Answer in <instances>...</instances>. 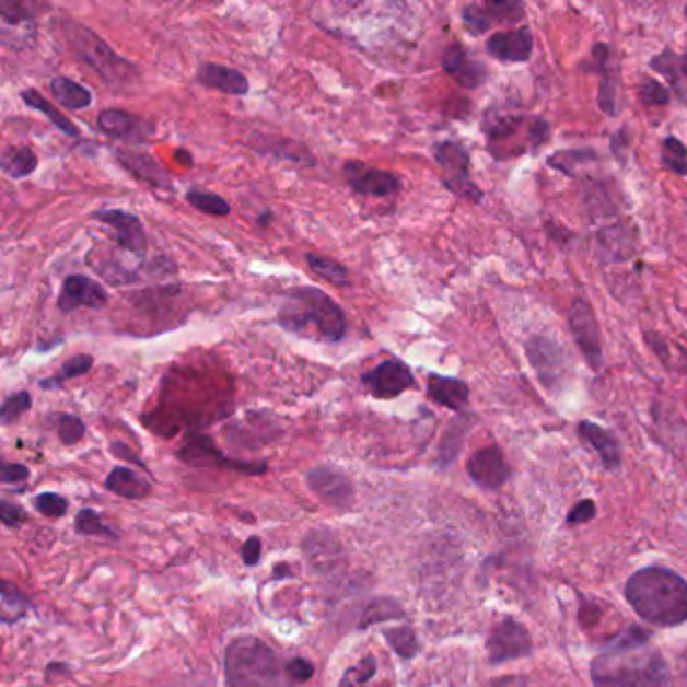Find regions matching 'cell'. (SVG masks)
<instances>
[{
	"label": "cell",
	"instance_id": "cell-9",
	"mask_svg": "<svg viewBox=\"0 0 687 687\" xmlns=\"http://www.w3.org/2000/svg\"><path fill=\"white\" fill-rule=\"evenodd\" d=\"M363 383L368 385L371 395L377 399H392L408 392L414 385V373L399 359H385L377 368L363 375Z\"/></svg>",
	"mask_w": 687,
	"mask_h": 687
},
{
	"label": "cell",
	"instance_id": "cell-33",
	"mask_svg": "<svg viewBox=\"0 0 687 687\" xmlns=\"http://www.w3.org/2000/svg\"><path fill=\"white\" fill-rule=\"evenodd\" d=\"M663 166L669 172H674L677 176L686 178L687 176V148L684 141L677 140L674 136L663 140L662 148Z\"/></svg>",
	"mask_w": 687,
	"mask_h": 687
},
{
	"label": "cell",
	"instance_id": "cell-26",
	"mask_svg": "<svg viewBox=\"0 0 687 687\" xmlns=\"http://www.w3.org/2000/svg\"><path fill=\"white\" fill-rule=\"evenodd\" d=\"M524 115L512 114L506 109H488L482 119L484 136L490 143L509 140L524 126Z\"/></svg>",
	"mask_w": 687,
	"mask_h": 687
},
{
	"label": "cell",
	"instance_id": "cell-18",
	"mask_svg": "<svg viewBox=\"0 0 687 687\" xmlns=\"http://www.w3.org/2000/svg\"><path fill=\"white\" fill-rule=\"evenodd\" d=\"M97 128L102 129L105 136L114 140L129 141V143H141L145 141V124L140 117L128 114L124 109H105L97 117Z\"/></svg>",
	"mask_w": 687,
	"mask_h": 687
},
{
	"label": "cell",
	"instance_id": "cell-6",
	"mask_svg": "<svg viewBox=\"0 0 687 687\" xmlns=\"http://www.w3.org/2000/svg\"><path fill=\"white\" fill-rule=\"evenodd\" d=\"M433 155L446 172L444 186L447 190L470 202L482 200V190L470 179V153L466 152L464 145L456 141H442L435 145Z\"/></svg>",
	"mask_w": 687,
	"mask_h": 687
},
{
	"label": "cell",
	"instance_id": "cell-1",
	"mask_svg": "<svg viewBox=\"0 0 687 687\" xmlns=\"http://www.w3.org/2000/svg\"><path fill=\"white\" fill-rule=\"evenodd\" d=\"M595 687H674L662 653L651 648L650 636L631 627L591 663Z\"/></svg>",
	"mask_w": 687,
	"mask_h": 687
},
{
	"label": "cell",
	"instance_id": "cell-54",
	"mask_svg": "<svg viewBox=\"0 0 687 687\" xmlns=\"http://www.w3.org/2000/svg\"><path fill=\"white\" fill-rule=\"evenodd\" d=\"M682 675H684V679H686L687 686V651L684 653V657H682Z\"/></svg>",
	"mask_w": 687,
	"mask_h": 687
},
{
	"label": "cell",
	"instance_id": "cell-46",
	"mask_svg": "<svg viewBox=\"0 0 687 687\" xmlns=\"http://www.w3.org/2000/svg\"><path fill=\"white\" fill-rule=\"evenodd\" d=\"M35 506H37L40 514L51 516V519H59L67 512V500L63 497H59V494L45 492V494H38L35 498Z\"/></svg>",
	"mask_w": 687,
	"mask_h": 687
},
{
	"label": "cell",
	"instance_id": "cell-53",
	"mask_svg": "<svg viewBox=\"0 0 687 687\" xmlns=\"http://www.w3.org/2000/svg\"><path fill=\"white\" fill-rule=\"evenodd\" d=\"M612 150L619 162H625V152L629 150V136H627L625 129L613 136Z\"/></svg>",
	"mask_w": 687,
	"mask_h": 687
},
{
	"label": "cell",
	"instance_id": "cell-17",
	"mask_svg": "<svg viewBox=\"0 0 687 687\" xmlns=\"http://www.w3.org/2000/svg\"><path fill=\"white\" fill-rule=\"evenodd\" d=\"M442 65H444V71H446L447 75L454 77L459 85L466 88V90L480 88L484 81H486V77H488L486 67L482 63H478V61H474L470 55L464 51V47H459V45H452L444 53Z\"/></svg>",
	"mask_w": 687,
	"mask_h": 687
},
{
	"label": "cell",
	"instance_id": "cell-39",
	"mask_svg": "<svg viewBox=\"0 0 687 687\" xmlns=\"http://www.w3.org/2000/svg\"><path fill=\"white\" fill-rule=\"evenodd\" d=\"M486 9L492 16V23H519L524 19V7L516 0H494L486 2Z\"/></svg>",
	"mask_w": 687,
	"mask_h": 687
},
{
	"label": "cell",
	"instance_id": "cell-8",
	"mask_svg": "<svg viewBox=\"0 0 687 687\" xmlns=\"http://www.w3.org/2000/svg\"><path fill=\"white\" fill-rule=\"evenodd\" d=\"M488 651H490V662L494 665L512 662L533 651V639L524 625L514 619H504L492 629L488 639Z\"/></svg>",
	"mask_w": 687,
	"mask_h": 687
},
{
	"label": "cell",
	"instance_id": "cell-40",
	"mask_svg": "<svg viewBox=\"0 0 687 687\" xmlns=\"http://www.w3.org/2000/svg\"><path fill=\"white\" fill-rule=\"evenodd\" d=\"M77 533L85 536H107V538H115V533L102 521V516L93 510H81L77 514Z\"/></svg>",
	"mask_w": 687,
	"mask_h": 687
},
{
	"label": "cell",
	"instance_id": "cell-22",
	"mask_svg": "<svg viewBox=\"0 0 687 687\" xmlns=\"http://www.w3.org/2000/svg\"><path fill=\"white\" fill-rule=\"evenodd\" d=\"M593 71H597L601 75V85H598V105L605 114H617V75L612 67V49L607 45H595L593 49Z\"/></svg>",
	"mask_w": 687,
	"mask_h": 687
},
{
	"label": "cell",
	"instance_id": "cell-10",
	"mask_svg": "<svg viewBox=\"0 0 687 687\" xmlns=\"http://www.w3.org/2000/svg\"><path fill=\"white\" fill-rule=\"evenodd\" d=\"M345 178L349 182L351 190L373 198H387L401 188V182L395 174L380 167L368 166L359 160H351L345 164Z\"/></svg>",
	"mask_w": 687,
	"mask_h": 687
},
{
	"label": "cell",
	"instance_id": "cell-30",
	"mask_svg": "<svg viewBox=\"0 0 687 687\" xmlns=\"http://www.w3.org/2000/svg\"><path fill=\"white\" fill-rule=\"evenodd\" d=\"M21 97H23V102H25V105H28L31 109H37V112L45 115L47 119H51L53 126H57V128L61 129L65 136H71V138L79 136L75 124H73L71 119H67L63 114H59V112L53 107L51 103L47 102L37 90H25L21 93Z\"/></svg>",
	"mask_w": 687,
	"mask_h": 687
},
{
	"label": "cell",
	"instance_id": "cell-55",
	"mask_svg": "<svg viewBox=\"0 0 687 687\" xmlns=\"http://www.w3.org/2000/svg\"><path fill=\"white\" fill-rule=\"evenodd\" d=\"M270 218H272V214H270V212H265L263 217L258 218V224H260V226H267V222Z\"/></svg>",
	"mask_w": 687,
	"mask_h": 687
},
{
	"label": "cell",
	"instance_id": "cell-21",
	"mask_svg": "<svg viewBox=\"0 0 687 687\" xmlns=\"http://www.w3.org/2000/svg\"><path fill=\"white\" fill-rule=\"evenodd\" d=\"M579 435L581 440L593 447L598 454L601 462L605 464V468L615 470L621 466V447L619 442L615 440L612 432H607L605 428H601L593 421H581L579 423Z\"/></svg>",
	"mask_w": 687,
	"mask_h": 687
},
{
	"label": "cell",
	"instance_id": "cell-52",
	"mask_svg": "<svg viewBox=\"0 0 687 687\" xmlns=\"http://www.w3.org/2000/svg\"><path fill=\"white\" fill-rule=\"evenodd\" d=\"M528 136H531L533 145H543V143H547L548 138H550V126H548L545 119H538V117H536V119L531 121Z\"/></svg>",
	"mask_w": 687,
	"mask_h": 687
},
{
	"label": "cell",
	"instance_id": "cell-3",
	"mask_svg": "<svg viewBox=\"0 0 687 687\" xmlns=\"http://www.w3.org/2000/svg\"><path fill=\"white\" fill-rule=\"evenodd\" d=\"M230 687H296L289 663L256 637H238L224 655Z\"/></svg>",
	"mask_w": 687,
	"mask_h": 687
},
{
	"label": "cell",
	"instance_id": "cell-56",
	"mask_svg": "<svg viewBox=\"0 0 687 687\" xmlns=\"http://www.w3.org/2000/svg\"><path fill=\"white\" fill-rule=\"evenodd\" d=\"M686 16H687V7H686Z\"/></svg>",
	"mask_w": 687,
	"mask_h": 687
},
{
	"label": "cell",
	"instance_id": "cell-14",
	"mask_svg": "<svg viewBox=\"0 0 687 687\" xmlns=\"http://www.w3.org/2000/svg\"><path fill=\"white\" fill-rule=\"evenodd\" d=\"M524 349L540 382L555 385L564 375L567 357L555 341L547 337H533L526 341Z\"/></svg>",
	"mask_w": 687,
	"mask_h": 687
},
{
	"label": "cell",
	"instance_id": "cell-13",
	"mask_svg": "<svg viewBox=\"0 0 687 687\" xmlns=\"http://www.w3.org/2000/svg\"><path fill=\"white\" fill-rule=\"evenodd\" d=\"M107 303H109V294L97 280L83 277V275H71L63 280L61 294H59L61 313H73L79 306L97 311Z\"/></svg>",
	"mask_w": 687,
	"mask_h": 687
},
{
	"label": "cell",
	"instance_id": "cell-12",
	"mask_svg": "<svg viewBox=\"0 0 687 687\" xmlns=\"http://www.w3.org/2000/svg\"><path fill=\"white\" fill-rule=\"evenodd\" d=\"M306 482L333 509H349L353 504V484L341 470H335L331 466H318L306 474Z\"/></svg>",
	"mask_w": 687,
	"mask_h": 687
},
{
	"label": "cell",
	"instance_id": "cell-37",
	"mask_svg": "<svg viewBox=\"0 0 687 687\" xmlns=\"http://www.w3.org/2000/svg\"><path fill=\"white\" fill-rule=\"evenodd\" d=\"M28 601L23 597L21 591H16L13 585L4 583L2 585V621L13 624L25 615Z\"/></svg>",
	"mask_w": 687,
	"mask_h": 687
},
{
	"label": "cell",
	"instance_id": "cell-41",
	"mask_svg": "<svg viewBox=\"0 0 687 687\" xmlns=\"http://www.w3.org/2000/svg\"><path fill=\"white\" fill-rule=\"evenodd\" d=\"M462 21H464V26L468 28L470 35H482L490 26L494 25L492 16L486 9V4H468V7H464Z\"/></svg>",
	"mask_w": 687,
	"mask_h": 687
},
{
	"label": "cell",
	"instance_id": "cell-44",
	"mask_svg": "<svg viewBox=\"0 0 687 687\" xmlns=\"http://www.w3.org/2000/svg\"><path fill=\"white\" fill-rule=\"evenodd\" d=\"M57 432H59V440L63 442L65 446H73L85 435V423L79 420L77 416L67 414V416L59 418Z\"/></svg>",
	"mask_w": 687,
	"mask_h": 687
},
{
	"label": "cell",
	"instance_id": "cell-42",
	"mask_svg": "<svg viewBox=\"0 0 687 687\" xmlns=\"http://www.w3.org/2000/svg\"><path fill=\"white\" fill-rule=\"evenodd\" d=\"M595 155L593 152H586V150H574V152H559L548 158V166L557 167L562 174L567 176H573L577 166H583L589 160H593Z\"/></svg>",
	"mask_w": 687,
	"mask_h": 687
},
{
	"label": "cell",
	"instance_id": "cell-27",
	"mask_svg": "<svg viewBox=\"0 0 687 687\" xmlns=\"http://www.w3.org/2000/svg\"><path fill=\"white\" fill-rule=\"evenodd\" d=\"M105 486H107V490H112L117 497L129 498V500L148 497L150 488H152L143 476L129 470L126 466H119V468H114V470L109 471Z\"/></svg>",
	"mask_w": 687,
	"mask_h": 687
},
{
	"label": "cell",
	"instance_id": "cell-45",
	"mask_svg": "<svg viewBox=\"0 0 687 687\" xmlns=\"http://www.w3.org/2000/svg\"><path fill=\"white\" fill-rule=\"evenodd\" d=\"M639 97L645 105H665V103H669V91L665 90L662 83L655 79H643V83L639 88Z\"/></svg>",
	"mask_w": 687,
	"mask_h": 687
},
{
	"label": "cell",
	"instance_id": "cell-25",
	"mask_svg": "<svg viewBox=\"0 0 687 687\" xmlns=\"http://www.w3.org/2000/svg\"><path fill=\"white\" fill-rule=\"evenodd\" d=\"M650 67L672 81L675 95L679 97V102L687 105V57L667 49L662 55L653 57Z\"/></svg>",
	"mask_w": 687,
	"mask_h": 687
},
{
	"label": "cell",
	"instance_id": "cell-36",
	"mask_svg": "<svg viewBox=\"0 0 687 687\" xmlns=\"http://www.w3.org/2000/svg\"><path fill=\"white\" fill-rule=\"evenodd\" d=\"M601 246L607 256H617V260H624V256L629 255L631 248V238L625 234L624 229L613 226V229L601 230L598 234Z\"/></svg>",
	"mask_w": 687,
	"mask_h": 687
},
{
	"label": "cell",
	"instance_id": "cell-29",
	"mask_svg": "<svg viewBox=\"0 0 687 687\" xmlns=\"http://www.w3.org/2000/svg\"><path fill=\"white\" fill-rule=\"evenodd\" d=\"M37 155L31 148H7L2 158H0V166L2 172L13 179H23L31 176L37 170Z\"/></svg>",
	"mask_w": 687,
	"mask_h": 687
},
{
	"label": "cell",
	"instance_id": "cell-51",
	"mask_svg": "<svg viewBox=\"0 0 687 687\" xmlns=\"http://www.w3.org/2000/svg\"><path fill=\"white\" fill-rule=\"evenodd\" d=\"M260 538L258 536H251L246 543H244V547H242V560L248 564V567H255L258 564V560H260Z\"/></svg>",
	"mask_w": 687,
	"mask_h": 687
},
{
	"label": "cell",
	"instance_id": "cell-5",
	"mask_svg": "<svg viewBox=\"0 0 687 687\" xmlns=\"http://www.w3.org/2000/svg\"><path fill=\"white\" fill-rule=\"evenodd\" d=\"M63 37L69 43L71 51L90 65L95 73H100L105 83H112V85L114 83H129L131 77L136 75L133 65L121 59L103 38L97 37L88 26L65 21Z\"/></svg>",
	"mask_w": 687,
	"mask_h": 687
},
{
	"label": "cell",
	"instance_id": "cell-4",
	"mask_svg": "<svg viewBox=\"0 0 687 687\" xmlns=\"http://www.w3.org/2000/svg\"><path fill=\"white\" fill-rule=\"evenodd\" d=\"M279 323L287 331L305 335L313 327L323 341L337 344L347 333L344 308L315 287H299L287 294Z\"/></svg>",
	"mask_w": 687,
	"mask_h": 687
},
{
	"label": "cell",
	"instance_id": "cell-15",
	"mask_svg": "<svg viewBox=\"0 0 687 687\" xmlns=\"http://www.w3.org/2000/svg\"><path fill=\"white\" fill-rule=\"evenodd\" d=\"M471 480L486 490H498L509 480L510 468L497 446L482 447L468 459Z\"/></svg>",
	"mask_w": 687,
	"mask_h": 687
},
{
	"label": "cell",
	"instance_id": "cell-16",
	"mask_svg": "<svg viewBox=\"0 0 687 687\" xmlns=\"http://www.w3.org/2000/svg\"><path fill=\"white\" fill-rule=\"evenodd\" d=\"M533 33L528 26L514 28L509 33H497L488 38L486 49L497 57L498 61H506V63H524L531 59L533 55Z\"/></svg>",
	"mask_w": 687,
	"mask_h": 687
},
{
	"label": "cell",
	"instance_id": "cell-24",
	"mask_svg": "<svg viewBox=\"0 0 687 687\" xmlns=\"http://www.w3.org/2000/svg\"><path fill=\"white\" fill-rule=\"evenodd\" d=\"M428 394L435 404L459 411V409L466 408V404L470 399V387H468V383L456 380V377H444V375L433 373L428 377Z\"/></svg>",
	"mask_w": 687,
	"mask_h": 687
},
{
	"label": "cell",
	"instance_id": "cell-23",
	"mask_svg": "<svg viewBox=\"0 0 687 687\" xmlns=\"http://www.w3.org/2000/svg\"><path fill=\"white\" fill-rule=\"evenodd\" d=\"M179 456L190 462V464H210V462H218L220 466H232V468H238V470L263 471L265 466H256V464H242V462H230L224 459L218 454L217 447L212 444V440H208L205 435H190L186 440L184 447L179 450Z\"/></svg>",
	"mask_w": 687,
	"mask_h": 687
},
{
	"label": "cell",
	"instance_id": "cell-2",
	"mask_svg": "<svg viewBox=\"0 0 687 687\" xmlns=\"http://www.w3.org/2000/svg\"><path fill=\"white\" fill-rule=\"evenodd\" d=\"M625 597L641 619L657 627H675L687 619L686 579L662 567H648L631 574Z\"/></svg>",
	"mask_w": 687,
	"mask_h": 687
},
{
	"label": "cell",
	"instance_id": "cell-11",
	"mask_svg": "<svg viewBox=\"0 0 687 687\" xmlns=\"http://www.w3.org/2000/svg\"><path fill=\"white\" fill-rule=\"evenodd\" d=\"M93 218L114 230L115 242L124 251H129L133 255H145L148 236H145V230H143L140 218L136 214L119 210V208H107V210L95 212Z\"/></svg>",
	"mask_w": 687,
	"mask_h": 687
},
{
	"label": "cell",
	"instance_id": "cell-43",
	"mask_svg": "<svg viewBox=\"0 0 687 687\" xmlns=\"http://www.w3.org/2000/svg\"><path fill=\"white\" fill-rule=\"evenodd\" d=\"M33 406L31 401V395L28 392H19V394L11 395L0 409V420L2 426H11L13 421L19 420L23 414H26Z\"/></svg>",
	"mask_w": 687,
	"mask_h": 687
},
{
	"label": "cell",
	"instance_id": "cell-31",
	"mask_svg": "<svg viewBox=\"0 0 687 687\" xmlns=\"http://www.w3.org/2000/svg\"><path fill=\"white\" fill-rule=\"evenodd\" d=\"M305 260L308 268L321 279L331 282L335 287H351L349 270L341 263L333 260L329 256L313 255V253H308Z\"/></svg>",
	"mask_w": 687,
	"mask_h": 687
},
{
	"label": "cell",
	"instance_id": "cell-7",
	"mask_svg": "<svg viewBox=\"0 0 687 687\" xmlns=\"http://www.w3.org/2000/svg\"><path fill=\"white\" fill-rule=\"evenodd\" d=\"M569 325L573 333L574 341L579 345L581 353L585 356L586 363L595 371L603 368V344H601V329L595 317V311L585 299H574L569 315Z\"/></svg>",
	"mask_w": 687,
	"mask_h": 687
},
{
	"label": "cell",
	"instance_id": "cell-38",
	"mask_svg": "<svg viewBox=\"0 0 687 687\" xmlns=\"http://www.w3.org/2000/svg\"><path fill=\"white\" fill-rule=\"evenodd\" d=\"M404 612L401 607L392 601V598H377L373 601L368 612L363 615V624L361 627L370 624H382V621H392V619H401Z\"/></svg>",
	"mask_w": 687,
	"mask_h": 687
},
{
	"label": "cell",
	"instance_id": "cell-49",
	"mask_svg": "<svg viewBox=\"0 0 687 687\" xmlns=\"http://www.w3.org/2000/svg\"><path fill=\"white\" fill-rule=\"evenodd\" d=\"M0 478L4 484L25 482L28 478V468L23 464H9L4 462L2 464V471H0Z\"/></svg>",
	"mask_w": 687,
	"mask_h": 687
},
{
	"label": "cell",
	"instance_id": "cell-34",
	"mask_svg": "<svg viewBox=\"0 0 687 687\" xmlns=\"http://www.w3.org/2000/svg\"><path fill=\"white\" fill-rule=\"evenodd\" d=\"M91 368H93V357L85 356V353H83V356L71 357L69 361H65V365L61 368V371L57 373V377L43 380L40 387H43V389H55L57 385H61V383L67 382V380H75V377L85 375Z\"/></svg>",
	"mask_w": 687,
	"mask_h": 687
},
{
	"label": "cell",
	"instance_id": "cell-32",
	"mask_svg": "<svg viewBox=\"0 0 687 687\" xmlns=\"http://www.w3.org/2000/svg\"><path fill=\"white\" fill-rule=\"evenodd\" d=\"M186 200L190 202L194 208H198L200 212L210 214V217H229L230 205L214 191L198 190V188H191L186 194Z\"/></svg>",
	"mask_w": 687,
	"mask_h": 687
},
{
	"label": "cell",
	"instance_id": "cell-48",
	"mask_svg": "<svg viewBox=\"0 0 687 687\" xmlns=\"http://www.w3.org/2000/svg\"><path fill=\"white\" fill-rule=\"evenodd\" d=\"M289 674H291L296 684H303V682H308L313 677L315 669H313V663L301 660V657H294V660L289 662Z\"/></svg>",
	"mask_w": 687,
	"mask_h": 687
},
{
	"label": "cell",
	"instance_id": "cell-35",
	"mask_svg": "<svg viewBox=\"0 0 687 687\" xmlns=\"http://www.w3.org/2000/svg\"><path fill=\"white\" fill-rule=\"evenodd\" d=\"M385 639L387 643L397 651V655H401L404 660H411L416 653H418V639L414 629L408 625H401V627H395V629H387L385 631Z\"/></svg>",
	"mask_w": 687,
	"mask_h": 687
},
{
	"label": "cell",
	"instance_id": "cell-50",
	"mask_svg": "<svg viewBox=\"0 0 687 687\" xmlns=\"http://www.w3.org/2000/svg\"><path fill=\"white\" fill-rule=\"evenodd\" d=\"M0 516H2V522L7 526H16V524H21L26 519V514L21 506H16L13 502H7V500L0 504Z\"/></svg>",
	"mask_w": 687,
	"mask_h": 687
},
{
	"label": "cell",
	"instance_id": "cell-19",
	"mask_svg": "<svg viewBox=\"0 0 687 687\" xmlns=\"http://www.w3.org/2000/svg\"><path fill=\"white\" fill-rule=\"evenodd\" d=\"M198 81L206 88H210V90L222 91V93L234 95V97H242V95H246L251 91V83H248L246 75L238 69L224 67V65H200Z\"/></svg>",
	"mask_w": 687,
	"mask_h": 687
},
{
	"label": "cell",
	"instance_id": "cell-28",
	"mask_svg": "<svg viewBox=\"0 0 687 687\" xmlns=\"http://www.w3.org/2000/svg\"><path fill=\"white\" fill-rule=\"evenodd\" d=\"M53 97L67 109H88L93 103V95L88 88L79 85L69 77H55L51 81Z\"/></svg>",
	"mask_w": 687,
	"mask_h": 687
},
{
	"label": "cell",
	"instance_id": "cell-47",
	"mask_svg": "<svg viewBox=\"0 0 687 687\" xmlns=\"http://www.w3.org/2000/svg\"><path fill=\"white\" fill-rule=\"evenodd\" d=\"M595 514H597L595 502H593V500H581V502L569 512L567 524H583V522L593 521Z\"/></svg>",
	"mask_w": 687,
	"mask_h": 687
},
{
	"label": "cell",
	"instance_id": "cell-20",
	"mask_svg": "<svg viewBox=\"0 0 687 687\" xmlns=\"http://www.w3.org/2000/svg\"><path fill=\"white\" fill-rule=\"evenodd\" d=\"M117 160L128 167L129 172L136 176V178L143 179L148 184H152L155 188H164L170 190L172 188V179L166 172V167L160 166L158 160L150 155V153L143 152H126V150H117Z\"/></svg>",
	"mask_w": 687,
	"mask_h": 687
}]
</instances>
